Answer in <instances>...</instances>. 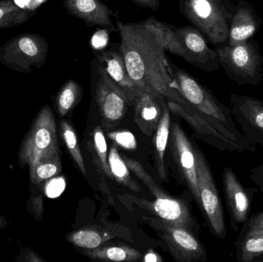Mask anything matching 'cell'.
Returning a JSON list of instances; mask_svg holds the SVG:
<instances>
[{
    "label": "cell",
    "mask_w": 263,
    "mask_h": 262,
    "mask_svg": "<svg viewBox=\"0 0 263 262\" xmlns=\"http://www.w3.org/2000/svg\"><path fill=\"white\" fill-rule=\"evenodd\" d=\"M92 95L106 129L118 125L130 105L126 92L108 75L100 62L94 57L90 63Z\"/></svg>",
    "instance_id": "cell-7"
},
{
    "label": "cell",
    "mask_w": 263,
    "mask_h": 262,
    "mask_svg": "<svg viewBox=\"0 0 263 262\" xmlns=\"http://www.w3.org/2000/svg\"><path fill=\"white\" fill-rule=\"evenodd\" d=\"M222 183L230 226L237 232L239 226L248 219L253 203V190L246 189L234 171L228 166L222 172Z\"/></svg>",
    "instance_id": "cell-13"
},
{
    "label": "cell",
    "mask_w": 263,
    "mask_h": 262,
    "mask_svg": "<svg viewBox=\"0 0 263 262\" xmlns=\"http://www.w3.org/2000/svg\"><path fill=\"white\" fill-rule=\"evenodd\" d=\"M29 169L31 184L42 186L45 182L57 176L61 172L60 153L38 160Z\"/></svg>",
    "instance_id": "cell-25"
},
{
    "label": "cell",
    "mask_w": 263,
    "mask_h": 262,
    "mask_svg": "<svg viewBox=\"0 0 263 262\" xmlns=\"http://www.w3.org/2000/svg\"><path fill=\"white\" fill-rule=\"evenodd\" d=\"M175 34L181 47V58L204 72L220 69L219 54L207 43L205 35L193 26H174Z\"/></svg>",
    "instance_id": "cell-10"
},
{
    "label": "cell",
    "mask_w": 263,
    "mask_h": 262,
    "mask_svg": "<svg viewBox=\"0 0 263 262\" xmlns=\"http://www.w3.org/2000/svg\"><path fill=\"white\" fill-rule=\"evenodd\" d=\"M8 226L7 220L0 213V229H6Z\"/></svg>",
    "instance_id": "cell-37"
},
{
    "label": "cell",
    "mask_w": 263,
    "mask_h": 262,
    "mask_svg": "<svg viewBox=\"0 0 263 262\" xmlns=\"http://www.w3.org/2000/svg\"><path fill=\"white\" fill-rule=\"evenodd\" d=\"M86 143L91 159L103 180L106 178L114 180V175L108 162L107 143L102 127L97 126L95 128Z\"/></svg>",
    "instance_id": "cell-20"
},
{
    "label": "cell",
    "mask_w": 263,
    "mask_h": 262,
    "mask_svg": "<svg viewBox=\"0 0 263 262\" xmlns=\"http://www.w3.org/2000/svg\"><path fill=\"white\" fill-rule=\"evenodd\" d=\"M117 28L119 49L136 87L141 91L153 89L166 100L180 94L168 70V57L158 34L144 21H117Z\"/></svg>",
    "instance_id": "cell-1"
},
{
    "label": "cell",
    "mask_w": 263,
    "mask_h": 262,
    "mask_svg": "<svg viewBox=\"0 0 263 262\" xmlns=\"http://www.w3.org/2000/svg\"><path fill=\"white\" fill-rule=\"evenodd\" d=\"M82 254L92 260L101 261L136 262L142 261V255L124 245H102L95 249H82Z\"/></svg>",
    "instance_id": "cell-19"
},
{
    "label": "cell",
    "mask_w": 263,
    "mask_h": 262,
    "mask_svg": "<svg viewBox=\"0 0 263 262\" xmlns=\"http://www.w3.org/2000/svg\"><path fill=\"white\" fill-rule=\"evenodd\" d=\"M42 186H35L31 184L29 190L31 192L30 197L27 201L28 212L37 221H41L44 212V201L43 194L42 192Z\"/></svg>",
    "instance_id": "cell-30"
},
{
    "label": "cell",
    "mask_w": 263,
    "mask_h": 262,
    "mask_svg": "<svg viewBox=\"0 0 263 262\" xmlns=\"http://www.w3.org/2000/svg\"><path fill=\"white\" fill-rule=\"evenodd\" d=\"M250 231H261L263 232V211L253 215L250 219H247L244 223L243 228L240 233Z\"/></svg>",
    "instance_id": "cell-33"
},
{
    "label": "cell",
    "mask_w": 263,
    "mask_h": 262,
    "mask_svg": "<svg viewBox=\"0 0 263 262\" xmlns=\"http://www.w3.org/2000/svg\"><path fill=\"white\" fill-rule=\"evenodd\" d=\"M94 55L100 62L111 78L126 92L129 103L133 104L141 90L136 87L129 76L120 49L117 50L114 47H111L95 52Z\"/></svg>",
    "instance_id": "cell-18"
},
{
    "label": "cell",
    "mask_w": 263,
    "mask_h": 262,
    "mask_svg": "<svg viewBox=\"0 0 263 262\" xmlns=\"http://www.w3.org/2000/svg\"><path fill=\"white\" fill-rule=\"evenodd\" d=\"M83 89L76 80L69 79L63 84L54 97V106L60 117H64L81 100Z\"/></svg>",
    "instance_id": "cell-24"
},
{
    "label": "cell",
    "mask_w": 263,
    "mask_h": 262,
    "mask_svg": "<svg viewBox=\"0 0 263 262\" xmlns=\"http://www.w3.org/2000/svg\"><path fill=\"white\" fill-rule=\"evenodd\" d=\"M262 24V18L248 1L238 0L230 23L227 44L234 45L250 39Z\"/></svg>",
    "instance_id": "cell-17"
},
{
    "label": "cell",
    "mask_w": 263,
    "mask_h": 262,
    "mask_svg": "<svg viewBox=\"0 0 263 262\" xmlns=\"http://www.w3.org/2000/svg\"><path fill=\"white\" fill-rule=\"evenodd\" d=\"M132 3L142 8H147L152 10L158 11L160 6V0H130Z\"/></svg>",
    "instance_id": "cell-35"
},
{
    "label": "cell",
    "mask_w": 263,
    "mask_h": 262,
    "mask_svg": "<svg viewBox=\"0 0 263 262\" xmlns=\"http://www.w3.org/2000/svg\"><path fill=\"white\" fill-rule=\"evenodd\" d=\"M32 15L30 11L20 7L13 0H0V29L23 24Z\"/></svg>",
    "instance_id": "cell-28"
},
{
    "label": "cell",
    "mask_w": 263,
    "mask_h": 262,
    "mask_svg": "<svg viewBox=\"0 0 263 262\" xmlns=\"http://www.w3.org/2000/svg\"><path fill=\"white\" fill-rule=\"evenodd\" d=\"M59 153L55 116L50 106L46 105L40 109L20 145L18 165L30 168L38 160Z\"/></svg>",
    "instance_id": "cell-6"
},
{
    "label": "cell",
    "mask_w": 263,
    "mask_h": 262,
    "mask_svg": "<svg viewBox=\"0 0 263 262\" xmlns=\"http://www.w3.org/2000/svg\"><path fill=\"white\" fill-rule=\"evenodd\" d=\"M142 261L145 262H162V258H161L160 255H158L157 253L153 250H149L145 256L142 257Z\"/></svg>",
    "instance_id": "cell-36"
},
{
    "label": "cell",
    "mask_w": 263,
    "mask_h": 262,
    "mask_svg": "<svg viewBox=\"0 0 263 262\" xmlns=\"http://www.w3.org/2000/svg\"><path fill=\"white\" fill-rule=\"evenodd\" d=\"M256 261H263V255L262 257H260V258H258V259L256 260Z\"/></svg>",
    "instance_id": "cell-38"
},
{
    "label": "cell",
    "mask_w": 263,
    "mask_h": 262,
    "mask_svg": "<svg viewBox=\"0 0 263 262\" xmlns=\"http://www.w3.org/2000/svg\"><path fill=\"white\" fill-rule=\"evenodd\" d=\"M49 51L44 36L26 32L12 37L0 47V61L15 72L32 73L44 66Z\"/></svg>",
    "instance_id": "cell-8"
},
{
    "label": "cell",
    "mask_w": 263,
    "mask_h": 262,
    "mask_svg": "<svg viewBox=\"0 0 263 262\" xmlns=\"http://www.w3.org/2000/svg\"><path fill=\"white\" fill-rule=\"evenodd\" d=\"M236 246L238 261H256L263 255V232L250 231L240 233Z\"/></svg>",
    "instance_id": "cell-23"
},
{
    "label": "cell",
    "mask_w": 263,
    "mask_h": 262,
    "mask_svg": "<svg viewBox=\"0 0 263 262\" xmlns=\"http://www.w3.org/2000/svg\"><path fill=\"white\" fill-rule=\"evenodd\" d=\"M129 170L148 188L149 192L156 198L150 203L145 199L133 198V201L141 208L153 212L159 219L174 226H182L193 231L194 221L190 208L185 201L173 198L168 195L144 169L143 166L136 160L129 157H123Z\"/></svg>",
    "instance_id": "cell-4"
},
{
    "label": "cell",
    "mask_w": 263,
    "mask_h": 262,
    "mask_svg": "<svg viewBox=\"0 0 263 262\" xmlns=\"http://www.w3.org/2000/svg\"><path fill=\"white\" fill-rule=\"evenodd\" d=\"M235 123L249 143L263 149V101L249 95H230Z\"/></svg>",
    "instance_id": "cell-11"
},
{
    "label": "cell",
    "mask_w": 263,
    "mask_h": 262,
    "mask_svg": "<svg viewBox=\"0 0 263 262\" xmlns=\"http://www.w3.org/2000/svg\"><path fill=\"white\" fill-rule=\"evenodd\" d=\"M179 12L216 47L227 44L232 17L236 9L233 0H178Z\"/></svg>",
    "instance_id": "cell-3"
},
{
    "label": "cell",
    "mask_w": 263,
    "mask_h": 262,
    "mask_svg": "<svg viewBox=\"0 0 263 262\" xmlns=\"http://www.w3.org/2000/svg\"><path fill=\"white\" fill-rule=\"evenodd\" d=\"M109 139L112 140L115 145L123 149L134 150L137 147L136 138L130 132L128 131H117L108 133Z\"/></svg>",
    "instance_id": "cell-31"
},
{
    "label": "cell",
    "mask_w": 263,
    "mask_h": 262,
    "mask_svg": "<svg viewBox=\"0 0 263 262\" xmlns=\"http://www.w3.org/2000/svg\"><path fill=\"white\" fill-rule=\"evenodd\" d=\"M250 178L254 184L259 188L261 191H263V163L260 166H256L251 169Z\"/></svg>",
    "instance_id": "cell-34"
},
{
    "label": "cell",
    "mask_w": 263,
    "mask_h": 262,
    "mask_svg": "<svg viewBox=\"0 0 263 262\" xmlns=\"http://www.w3.org/2000/svg\"><path fill=\"white\" fill-rule=\"evenodd\" d=\"M226 75L240 86H256L263 79V56L257 41L250 38L216 49Z\"/></svg>",
    "instance_id": "cell-5"
},
{
    "label": "cell",
    "mask_w": 263,
    "mask_h": 262,
    "mask_svg": "<svg viewBox=\"0 0 263 262\" xmlns=\"http://www.w3.org/2000/svg\"><path fill=\"white\" fill-rule=\"evenodd\" d=\"M170 129L172 152L195 201L202 209L196 176L195 147L178 123H173Z\"/></svg>",
    "instance_id": "cell-14"
},
{
    "label": "cell",
    "mask_w": 263,
    "mask_h": 262,
    "mask_svg": "<svg viewBox=\"0 0 263 262\" xmlns=\"http://www.w3.org/2000/svg\"><path fill=\"white\" fill-rule=\"evenodd\" d=\"M15 261L17 262H46V260L29 248L20 247Z\"/></svg>",
    "instance_id": "cell-32"
},
{
    "label": "cell",
    "mask_w": 263,
    "mask_h": 262,
    "mask_svg": "<svg viewBox=\"0 0 263 262\" xmlns=\"http://www.w3.org/2000/svg\"><path fill=\"white\" fill-rule=\"evenodd\" d=\"M112 238H114V235L110 231L97 226H88L70 232L65 239L77 248L92 249L106 244Z\"/></svg>",
    "instance_id": "cell-22"
},
{
    "label": "cell",
    "mask_w": 263,
    "mask_h": 262,
    "mask_svg": "<svg viewBox=\"0 0 263 262\" xmlns=\"http://www.w3.org/2000/svg\"><path fill=\"white\" fill-rule=\"evenodd\" d=\"M63 6L69 15L89 27L99 26L109 32L117 29L112 19L114 12L102 0H63Z\"/></svg>",
    "instance_id": "cell-16"
},
{
    "label": "cell",
    "mask_w": 263,
    "mask_h": 262,
    "mask_svg": "<svg viewBox=\"0 0 263 262\" xmlns=\"http://www.w3.org/2000/svg\"><path fill=\"white\" fill-rule=\"evenodd\" d=\"M156 227L162 232V238L170 254L176 261L182 262L205 261L207 252L192 231L168 224L161 220Z\"/></svg>",
    "instance_id": "cell-12"
},
{
    "label": "cell",
    "mask_w": 263,
    "mask_h": 262,
    "mask_svg": "<svg viewBox=\"0 0 263 262\" xmlns=\"http://www.w3.org/2000/svg\"><path fill=\"white\" fill-rule=\"evenodd\" d=\"M144 23L158 34L165 52L181 56V47L175 34V26L162 23L154 16L148 17Z\"/></svg>",
    "instance_id": "cell-27"
},
{
    "label": "cell",
    "mask_w": 263,
    "mask_h": 262,
    "mask_svg": "<svg viewBox=\"0 0 263 262\" xmlns=\"http://www.w3.org/2000/svg\"><path fill=\"white\" fill-rule=\"evenodd\" d=\"M195 154L201 209L205 214L212 233L218 238L225 239L227 230L223 209L211 169L203 154L197 148H195Z\"/></svg>",
    "instance_id": "cell-9"
},
{
    "label": "cell",
    "mask_w": 263,
    "mask_h": 262,
    "mask_svg": "<svg viewBox=\"0 0 263 262\" xmlns=\"http://www.w3.org/2000/svg\"><path fill=\"white\" fill-rule=\"evenodd\" d=\"M170 114L167 103L164 105L162 117L156 129L154 138L155 155H156V169L159 178L164 181L167 180L166 169L165 166V153L170 133Z\"/></svg>",
    "instance_id": "cell-21"
},
{
    "label": "cell",
    "mask_w": 263,
    "mask_h": 262,
    "mask_svg": "<svg viewBox=\"0 0 263 262\" xmlns=\"http://www.w3.org/2000/svg\"><path fill=\"white\" fill-rule=\"evenodd\" d=\"M108 162L114 179L117 183L123 185L133 192H140V186L132 178L129 168L126 166L124 159L120 156L115 146H112L109 150Z\"/></svg>",
    "instance_id": "cell-26"
},
{
    "label": "cell",
    "mask_w": 263,
    "mask_h": 262,
    "mask_svg": "<svg viewBox=\"0 0 263 262\" xmlns=\"http://www.w3.org/2000/svg\"><path fill=\"white\" fill-rule=\"evenodd\" d=\"M166 103L163 95L153 89L141 91L132 106L134 107L135 123L142 133L150 136L156 132Z\"/></svg>",
    "instance_id": "cell-15"
},
{
    "label": "cell",
    "mask_w": 263,
    "mask_h": 262,
    "mask_svg": "<svg viewBox=\"0 0 263 262\" xmlns=\"http://www.w3.org/2000/svg\"><path fill=\"white\" fill-rule=\"evenodd\" d=\"M60 134L63 142L66 145L68 152L70 154L72 159L77 164V167L81 171L82 173L86 174V169L85 166L84 158L80 150L78 138L75 129L67 120H61L60 124Z\"/></svg>",
    "instance_id": "cell-29"
},
{
    "label": "cell",
    "mask_w": 263,
    "mask_h": 262,
    "mask_svg": "<svg viewBox=\"0 0 263 262\" xmlns=\"http://www.w3.org/2000/svg\"><path fill=\"white\" fill-rule=\"evenodd\" d=\"M168 70L176 85V90L194 110L213 126L233 146L236 152H254L256 146L250 144L238 129L231 109L219 101L213 92L197 78L168 58Z\"/></svg>",
    "instance_id": "cell-2"
}]
</instances>
